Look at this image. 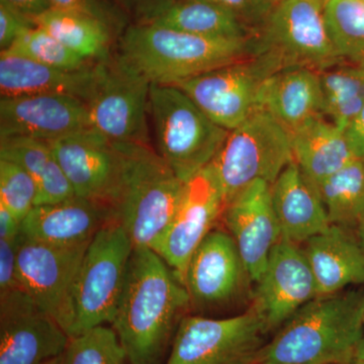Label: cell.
Masks as SVG:
<instances>
[{
  "mask_svg": "<svg viewBox=\"0 0 364 364\" xmlns=\"http://www.w3.org/2000/svg\"><path fill=\"white\" fill-rule=\"evenodd\" d=\"M325 2V4H327L328 0H323Z\"/></svg>",
  "mask_w": 364,
  "mask_h": 364,
  "instance_id": "cell-48",
  "label": "cell"
},
{
  "mask_svg": "<svg viewBox=\"0 0 364 364\" xmlns=\"http://www.w3.org/2000/svg\"><path fill=\"white\" fill-rule=\"evenodd\" d=\"M303 250L315 277L318 296L364 284V247L349 228L330 225L306 241Z\"/></svg>",
  "mask_w": 364,
  "mask_h": 364,
  "instance_id": "cell-22",
  "label": "cell"
},
{
  "mask_svg": "<svg viewBox=\"0 0 364 364\" xmlns=\"http://www.w3.org/2000/svg\"><path fill=\"white\" fill-rule=\"evenodd\" d=\"M263 2H265V4H269V6H275V4H277V2H279L280 0H262Z\"/></svg>",
  "mask_w": 364,
  "mask_h": 364,
  "instance_id": "cell-46",
  "label": "cell"
},
{
  "mask_svg": "<svg viewBox=\"0 0 364 364\" xmlns=\"http://www.w3.org/2000/svg\"><path fill=\"white\" fill-rule=\"evenodd\" d=\"M33 21L87 61H102L109 57L111 28L97 18L52 7Z\"/></svg>",
  "mask_w": 364,
  "mask_h": 364,
  "instance_id": "cell-28",
  "label": "cell"
},
{
  "mask_svg": "<svg viewBox=\"0 0 364 364\" xmlns=\"http://www.w3.org/2000/svg\"><path fill=\"white\" fill-rule=\"evenodd\" d=\"M223 214L248 277L256 284L267 268L272 249L282 238L273 208L272 184L253 181L230 200Z\"/></svg>",
  "mask_w": 364,
  "mask_h": 364,
  "instance_id": "cell-16",
  "label": "cell"
},
{
  "mask_svg": "<svg viewBox=\"0 0 364 364\" xmlns=\"http://www.w3.org/2000/svg\"><path fill=\"white\" fill-rule=\"evenodd\" d=\"M314 186L331 225L358 224L364 215V159L355 160Z\"/></svg>",
  "mask_w": 364,
  "mask_h": 364,
  "instance_id": "cell-30",
  "label": "cell"
},
{
  "mask_svg": "<svg viewBox=\"0 0 364 364\" xmlns=\"http://www.w3.org/2000/svg\"><path fill=\"white\" fill-rule=\"evenodd\" d=\"M205 1L224 7L236 14L242 23L252 31L253 35L257 32L273 7L263 2L262 0H205Z\"/></svg>",
  "mask_w": 364,
  "mask_h": 364,
  "instance_id": "cell-35",
  "label": "cell"
},
{
  "mask_svg": "<svg viewBox=\"0 0 364 364\" xmlns=\"http://www.w3.org/2000/svg\"><path fill=\"white\" fill-rule=\"evenodd\" d=\"M294 161L291 133L272 114L257 109L230 131L210 164L224 195L225 205L256 181L273 184Z\"/></svg>",
  "mask_w": 364,
  "mask_h": 364,
  "instance_id": "cell-7",
  "label": "cell"
},
{
  "mask_svg": "<svg viewBox=\"0 0 364 364\" xmlns=\"http://www.w3.org/2000/svg\"><path fill=\"white\" fill-rule=\"evenodd\" d=\"M257 109L272 114L289 132L323 116L320 74L308 67H289L268 76L258 92Z\"/></svg>",
  "mask_w": 364,
  "mask_h": 364,
  "instance_id": "cell-23",
  "label": "cell"
},
{
  "mask_svg": "<svg viewBox=\"0 0 364 364\" xmlns=\"http://www.w3.org/2000/svg\"><path fill=\"white\" fill-rule=\"evenodd\" d=\"M35 179L16 163L0 159V203L21 223L36 207Z\"/></svg>",
  "mask_w": 364,
  "mask_h": 364,
  "instance_id": "cell-34",
  "label": "cell"
},
{
  "mask_svg": "<svg viewBox=\"0 0 364 364\" xmlns=\"http://www.w3.org/2000/svg\"><path fill=\"white\" fill-rule=\"evenodd\" d=\"M188 289L150 248H134L112 328L130 364H165L182 318Z\"/></svg>",
  "mask_w": 364,
  "mask_h": 364,
  "instance_id": "cell-1",
  "label": "cell"
},
{
  "mask_svg": "<svg viewBox=\"0 0 364 364\" xmlns=\"http://www.w3.org/2000/svg\"><path fill=\"white\" fill-rule=\"evenodd\" d=\"M70 337L20 286L0 293V364H45Z\"/></svg>",
  "mask_w": 364,
  "mask_h": 364,
  "instance_id": "cell-13",
  "label": "cell"
},
{
  "mask_svg": "<svg viewBox=\"0 0 364 364\" xmlns=\"http://www.w3.org/2000/svg\"><path fill=\"white\" fill-rule=\"evenodd\" d=\"M112 221L107 205L75 196L63 202L36 205L21 222V233L28 240L73 247L90 243Z\"/></svg>",
  "mask_w": 364,
  "mask_h": 364,
  "instance_id": "cell-20",
  "label": "cell"
},
{
  "mask_svg": "<svg viewBox=\"0 0 364 364\" xmlns=\"http://www.w3.org/2000/svg\"><path fill=\"white\" fill-rule=\"evenodd\" d=\"M318 74L323 117L344 131L364 107V68L344 61Z\"/></svg>",
  "mask_w": 364,
  "mask_h": 364,
  "instance_id": "cell-29",
  "label": "cell"
},
{
  "mask_svg": "<svg viewBox=\"0 0 364 364\" xmlns=\"http://www.w3.org/2000/svg\"><path fill=\"white\" fill-rule=\"evenodd\" d=\"M325 18L341 58L364 68L363 0H328Z\"/></svg>",
  "mask_w": 364,
  "mask_h": 364,
  "instance_id": "cell-31",
  "label": "cell"
},
{
  "mask_svg": "<svg viewBox=\"0 0 364 364\" xmlns=\"http://www.w3.org/2000/svg\"><path fill=\"white\" fill-rule=\"evenodd\" d=\"M119 55L151 85H176L252 56V37L220 39L138 23L127 28Z\"/></svg>",
  "mask_w": 364,
  "mask_h": 364,
  "instance_id": "cell-4",
  "label": "cell"
},
{
  "mask_svg": "<svg viewBox=\"0 0 364 364\" xmlns=\"http://www.w3.org/2000/svg\"><path fill=\"white\" fill-rule=\"evenodd\" d=\"M130 1L136 6V14H139L150 7L167 1V0H130Z\"/></svg>",
  "mask_w": 364,
  "mask_h": 364,
  "instance_id": "cell-42",
  "label": "cell"
},
{
  "mask_svg": "<svg viewBox=\"0 0 364 364\" xmlns=\"http://www.w3.org/2000/svg\"><path fill=\"white\" fill-rule=\"evenodd\" d=\"M252 56L279 70L308 67L322 71L342 63L325 18L323 0H280L252 37Z\"/></svg>",
  "mask_w": 364,
  "mask_h": 364,
  "instance_id": "cell-6",
  "label": "cell"
},
{
  "mask_svg": "<svg viewBox=\"0 0 364 364\" xmlns=\"http://www.w3.org/2000/svg\"><path fill=\"white\" fill-rule=\"evenodd\" d=\"M47 142L75 196L107 205L119 171L114 142L92 128Z\"/></svg>",
  "mask_w": 364,
  "mask_h": 364,
  "instance_id": "cell-17",
  "label": "cell"
},
{
  "mask_svg": "<svg viewBox=\"0 0 364 364\" xmlns=\"http://www.w3.org/2000/svg\"><path fill=\"white\" fill-rule=\"evenodd\" d=\"M225 207L221 184L212 164L186 182L173 218L154 249L182 284L193 253L213 231Z\"/></svg>",
  "mask_w": 364,
  "mask_h": 364,
  "instance_id": "cell-14",
  "label": "cell"
},
{
  "mask_svg": "<svg viewBox=\"0 0 364 364\" xmlns=\"http://www.w3.org/2000/svg\"><path fill=\"white\" fill-rule=\"evenodd\" d=\"M90 128L88 107L79 98L32 95L0 98V138L51 141Z\"/></svg>",
  "mask_w": 364,
  "mask_h": 364,
  "instance_id": "cell-18",
  "label": "cell"
},
{
  "mask_svg": "<svg viewBox=\"0 0 364 364\" xmlns=\"http://www.w3.org/2000/svg\"><path fill=\"white\" fill-rule=\"evenodd\" d=\"M134 248L124 228L114 221L93 237L79 270L71 338L93 328L112 325Z\"/></svg>",
  "mask_w": 364,
  "mask_h": 364,
  "instance_id": "cell-8",
  "label": "cell"
},
{
  "mask_svg": "<svg viewBox=\"0 0 364 364\" xmlns=\"http://www.w3.org/2000/svg\"><path fill=\"white\" fill-rule=\"evenodd\" d=\"M247 277L231 235L213 230L189 261L184 286L191 305L217 308L230 303L238 294Z\"/></svg>",
  "mask_w": 364,
  "mask_h": 364,
  "instance_id": "cell-19",
  "label": "cell"
},
{
  "mask_svg": "<svg viewBox=\"0 0 364 364\" xmlns=\"http://www.w3.org/2000/svg\"><path fill=\"white\" fill-rule=\"evenodd\" d=\"M6 51L63 70H80L92 64V62L71 51L40 26H33L21 33Z\"/></svg>",
  "mask_w": 364,
  "mask_h": 364,
  "instance_id": "cell-32",
  "label": "cell"
},
{
  "mask_svg": "<svg viewBox=\"0 0 364 364\" xmlns=\"http://www.w3.org/2000/svg\"><path fill=\"white\" fill-rule=\"evenodd\" d=\"M363 325L364 289L317 296L279 328L254 363L352 364Z\"/></svg>",
  "mask_w": 364,
  "mask_h": 364,
  "instance_id": "cell-2",
  "label": "cell"
},
{
  "mask_svg": "<svg viewBox=\"0 0 364 364\" xmlns=\"http://www.w3.org/2000/svg\"><path fill=\"white\" fill-rule=\"evenodd\" d=\"M0 4H4L33 21L45 11L52 9L48 0H0Z\"/></svg>",
  "mask_w": 364,
  "mask_h": 364,
  "instance_id": "cell-40",
  "label": "cell"
},
{
  "mask_svg": "<svg viewBox=\"0 0 364 364\" xmlns=\"http://www.w3.org/2000/svg\"><path fill=\"white\" fill-rule=\"evenodd\" d=\"M21 235L16 239H0V293L20 286L16 279V257Z\"/></svg>",
  "mask_w": 364,
  "mask_h": 364,
  "instance_id": "cell-38",
  "label": "cell"
},
{
  "mask_svg": "<svg viewBox=\"0 0 364 364\" xmlns=\"http://www.w3.org/2000/svg\"><path fill=\"white\" fill-rule=\"evenodd\" d=\"M88 245L59 247L28 240L21 233L16 279L70 338L75 321L76 284Z\"/></svg>",
  "mask_w": 364,
  "mask_h": 364,
  "instance_id": "cell-11",
  "label": "cell"
},
{
  "mask_svg": "<svg viewBox=\"0 0 364 364\" xmlns=\"http://www.w3.org/2000/svg\"><path fill=\"white\" fill-rule=\"evenodd\" d=\"M347 142L356 159H364V107L344 130Z\"/></svg>",
  "mask_w": 364,
  "mask_h": 364,
  "instance_id": "cell-39",
  "label": "cell"
},
{
  "mask_svg": "<svg viewBox=\"0 0 364 364\" xmlns=\"http://www.w3.org/2000/svg\"><path fill=\"white\" fill-rule=\"evenodd\" d=\"M20 221L0 203V239H16L21 235Z\"/></svg>",
  "mask_w": 364,
  "mask_h": 364,
  "instance_id": "cell-41",
  "label": "cell"
},
{
  "mask_svg": "<svg viewBox=\"0 0 364 364\" xmlns=\"http://www.w3.org/2000/svg\"><path fill=\"white\" fill-rule=\"evenodd\" d=\"M102 61L80 70H63L9 51L0 53L1 97L61 95L87 102L100 77Z\"/></svg>",
  "mask_w": 364,
  "mask_h": 364,
  "instance_id": "cell-21",
  "label": "cell"
},
{
  "mask_svg": "<svg viewBox=\"0 0 364 364\" xmlns=\"http://www.w3.org/2000/svg\"><path fill=\"white\" fill-rule=\"evenodd\" d=\"M151 83L119 54L102 60L95 90L86 105L90 128L112 142L150 144Z\"/></svg>",
  "mask_w": 364,
  "mask_h": 364,
  "instance_id": "cell-10",
  "label": "cell"
},
{
  "mask_svg": "<svg viewBox=\"0 0 364 364\" xmlns=\"http://www.w3.org/2000/svg\"><path fill=\"white\" fill-rule=\"evenodd\" d=\"M256 286L253 306L269 332L279 330L318 296L317 284L305 252L299 244L284 238L272 249Z\"/></svg>",
  "mask_w": 364,
  "mask_h": 364,
  "instance_id": "cell-15",
  "label": "cell"
},
{
  "mask_svg": "<svg viewBox=\"0 0 364 364\" xmlns=\"http://www.w3.org/2000/svg\"><path fill=\"white\" fill-rule=\"evenodd\" d=\"M139 23L220 39H249L252 31L228 9L205 0H167L139 14Z\"/></svg>",
  "mask_w": 364,
  "mask_h": 364,
  "instance_id": "cell-25",
  "label": "cell"
},
{
  "mask_svg": "<svg viewBox=\"0 0 364 364\" xmlns=\"http://www.w3.org/2000/svg\"><path fill=\"white\" fill-rule=\"evenodd\" d=\"M0 159L16 163L35 179L36 205H52L75 196L47 141L26 136L0 138Z\"/></svg>",
  "mask_w": 364,
  "mask_h": 364,
  "instance_id": "cell-27",
  "label": "cell"
},
{
  "mask_svg": "<svg viewBox=\"0 0 364 364\" xmlns=\"http://www.w3.org/2000/svg\"><path fill=\"white\" fill-rule=\"evenodd\" d=\"M354 228H355L356 237H358L359 242H360L361 245L364 247V215Z\"/></svg>",
  "mask_w": 364,
  "mask_h": 364,
  "instance_id": "cell-43",
  "label": "cell"
},
{
  "mask_svg": "<svg viewBox=\"0 0 364 364\" xmlns=\"http://www.w3.org/2000/svg\"><path fill=\"white\" fill-rule=\"evenodd\" d=\"M268 332L254 306L229 318L186 315L165 364H253Z\"/></svg>",
  "mask_w": 364,
  "mask_h": 364,
  "instance_id": "cell-9",
  "label": "cell"
},
{
  "mask_svg": "<svg viewBox=\"0 0 364 364\" xmlns=\"http://www.w3.org/2000/svg\"><path fill=\"white\" fill-rule=\"evenodd\" d=\"M272 196L282 238L306 243L331 225L317 189L294 161L273 182Z\"/></svg>",
  "mask_w": 364,
  "mask_h": 364,
  "instance_id": "cell-24",
  "label": "cell"
},
{
  "mask_svg": "<svg viewBox=\"0 0 364 364\" xmlns=\"http://www.w3.org/2000/svg\"><path fill=\"white\" fill-rule=\"evenodd\" d=\"M352 364H364V363H352Z\"/></svg>",
  "mask_w": 364,
  "mask_h": 364,
  "instance_id": "cell-47",
  "label": "cell"
},
{
  "mask_svg": "<svg viewBox=\"0 0 364 364\" xmlns=\"http://www.w3.org/2000/svg\"><path fill=\"white\" fill-rule=\"evenodd\" d=\"M48 1L50 2L53 9L88 14L104 21L105 25L111 28L119 23V18L112 7L107 6L102 0H48Z\"/></svg>",
  "mask_w": 364,
  "mask_h": 364,
  "instance_id": "cell-37",
  "label": "cell"
},
{
  "mask_svg": "<svg viewBox=\"0 0 364 364\" xmlns=\"http://www.w3.org/2000/svg\"><path fill=\"white\" fill-rule=\"evenodd\" d=\"M294 161L308 181L317 186L355 161L344 131L318 116L291 132Z\"/></svg>",
  "mask_w": 364,
  "mask_h": 364,
  "instance_id": "cell-26",
  "label": "cell"
},
{
  "mask_svg": "<svg viewBox=\"0 0 364 364\" xmlns=\"http://www.w3.org/2000/svg\"><path fill=\"white\" fill-rule=\"evenodd\" d=\"M253 364H260V363H253Z\"/></svg>",
  "mask_w": 364,
  "mask_h": 364,
  "instance_id": "cell-49",
  "label": "cell"
},
{
  "mask_svg": "<svg viewBox=\"0 0 364 364\" xmlns=\"http://www.w3.org/2000/svg\"><path fill=\"white\" fill-rule=\"evenodd\" d=\"M36 26L35 21L0 4V49L6 51L18 37Z\"/></svg>",
  "mask_w": 364,
  "mask_h": 364,
  "instance_id": "cell-36",
  "label": "cell"
},
{
  "mask_svg": "<svg viewBox=\"0 0 364 364\" xmlns=\"http://www.w3.org/2000/svg\"><path fill=\"white\" fill-rule=\"evenodd\" d=\"M114 145L119 171L107 205L134 247L154 250L173 218L186 182L150 144Z\"/></svg>",
  "mask_w": 364,
  "mask_h": 364,
  "instance_id": "cell-3",
  "label": "cell"
},
{
  "mask_svg": "<svg viewBox=\"0 0 364 364\" xmlns=\"http://www.w3.org/2000/svg\"><path fill=\"white\" fill-rule=\"evenodd\" d=\"M363 1H364V0H363Z\"/></svg>",
  "mask_w": 364,
  "mask_h": 364,
  "instance_id": "cell-50",
  "label": "cell"
},
{
  "mask_svg": "<svg viewBox=\"0 0 364 364\" xmlns=\"http://www.w3.org/2000/svg\"><path fill=\"white\" fill-rule=\"evenodd\" d=\"M149 114L157 152L184 182L213 162L230 133L176 85H151Z\"/></svg>",
  "mask_w": 364,
  "mask_h": 364,
  "instance_id": "cell-5",
  "label": "cell"
},
{
  "mask_svg": "<svg viewBox=\"0 0 364 364\" xmlns=\"http://www.w3.org/2000/svg\"><path fill=\"white\" fill-rule=\"evenodd\" d=\"M354 363H364V337L359 342L358 348H356L355 355H354Z\"/></svg>",
  "mask_w": 364,
  "mask_h": 364,
  "instance_id": "cell-44",
  "label": "cell"
},
{
  "mask_svg": "<svg viewBox=\"0 0 364 364\" xmlns=\"http://www.w3.org/2000/svg\"><path fill=\"white\" fill-rule=\"evenodd\" d=\"M277 71L279 68L270 60L251 56L176 86L218 126L232 131L257 109L260 86Z\"/></svg>",
  "mask_w": 364,
  "mask_h": 364,
  "instance_id": "cell-12",
  "label": "cell"
},
{
  "mask_svg": "<svg viewBox=\"0 0 364 364\" xmlns=\"http://www.w3.org/2000/svg\"><path fill=\"white\" fill-rule=\"evenodd\" d=\"M66 364H130L112 326H100L70 338Z\"/></svg>",
  "mask_w": 364,
  "mask_h": 364,
  "instance_id": "cell-33",
  "label": "cell"
},
{
  "mask_svg": "<svg viewBox=\"0 0 364 364\" xmlns=\"http://www.w3.org/2000/svg\"><path fill=\"white\" fill-rule=\"evenodd\" d=\"M45 364H66L65 352L62 355L58 356V358L52 359V360L48 361Z\"/></svg>",
  "mask_w": 364,
  "mask_h": 364,
  "instance_id": "cell-45",
  "label": "cell"
}]
</instances>
